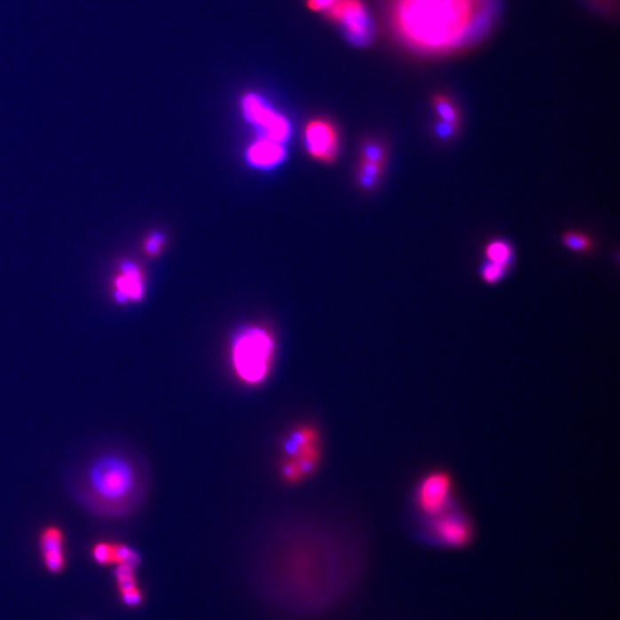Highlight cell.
Returning a JSON list of instances; mask_svg holds the SVG:
<instances>
[{"mask_svg":"<svg viewBox=\"0 0 620 620\" xmlns=\"http://www.w3.org/2000/svg\"><path fill=\"white\" fill-rule=\"evenodd\" d=\"M497 0H388L393 33L404 46L425 56L466 48L492 22Z\"/></svg>","mask_w":620,"mask_h":620,"instance_id":"1","label":"cell"},{"mask_svg":"<svg viewBox=\"0 0 620 620\" xmlns=\"http://www.w3.org/2000/svg\"><path fill=\"white\" fill-rule=\"evenodd\" d=\"M73 493L96 516L122 520L136 512L146 493V475L140 459L122 447L93 451L73 478Z\"/></svg>","mask_w":620,"mask_h":620,"instance_id":"2","label":"cell"},{"mask_svg":"<svg viewBox=\"0 0 620 620\" xmlns=\"http://www.w3.org/2000/svg\"><path fill=\"white\" fill-rule=\"evenodd\" d=\"M229 357L232 373L241 384L249 388L263 385L274 366V335L264 326H245L233 337Z\"/></svg>","mask_w":620,"mask_h":620,"instance_id":"3","label":"cell"},{"mask_svg":"<svg viewBox=\"0 0 620 620\" xmlns=\"http://www.w3.org/2000/svg\"><path fill=\"white\" fill-rule=\"evenodd\" d=\"M321 436L311 424H299L284 436L279 474L283 482L296 485L311 477L321 462Z\"/></svg>","mask_w":620,"mask_h":620,"instance_id":"4","label":"cell"},{"mask_svg":"<svg viewBox=\"0 0 620 620\" xmlns=\"http://www.w3.org/2000/svg\"><path fill=\"white\" fill-rule=\"evenodd\" d=\"M411 506L413 520H428L461 506L455 483L447 471L428 470L412 486Z\"/></svg>","mask_w":620,"mask_h":620,"instance_id":"5","label":"cell"},{"mask_svg":"<svg viewBox=\"0 0 620 620\" xmlns=\"http://www.w3.org/2000/svg\"><path fill=\"white\" fill-rule=\"evenodd\" d=\"M420 539L435 547L463 549L474 541L473 518L463 506L428 520H413Z\"/></svg>","mask_w":620,"mask_h":620,"instance_id":"6","label":"cell"},{"mask_svg":"<svg viewBox=\"0 0 620 620\" xmlns=\"http://www.w3.org/2000/svg\"><path fill=\"white\" fill-rule=\"evenodd\" d=\"M327 13L341 25L355 45L365 46L372 42L373 21L362 0H338Z\"/></svg>","mask_w":620,"mask_h":620,"instance_id":"7","label":"cell"},{"mask_svg":"<svg viewBox=\"0 0 620 620\" xmlns=\"http://www.w3.org/2000/svg\"><path fill=\"white\" fill-rule=\"evenodd\" d=\"M241 106H243L245 118L259 129L263 138L283 144L290 137V122L264 103L259 96H245Z\"/></svg>","mask_w":620,"mask_h":620,"instance_id":"8","label":"cell"},{"mask_svg":"<svg viewBox=\"0 0 620 620\" xmlns=\"http://www.w3.org/2000/svg\"><path fill=\"white\" fill-rule=\"evenodd\" d=\"M305 144L310 157L322 162H334L339 151L337 130L326 120H314L305 130Z\"/></svg>","mask_w":620,"mask_h":620,"instance_id":"9","label":"cell"},{"mask_svg":"<svg viewBox=\"0 0 620 620\" xmlns=\"http://www.w3.org/2000/svg\"><path fill=\"white\" fill-rule=\"evenodd\" d=\"M38 548L46 571L51 575H59L65 570V533L60 526H44L38 536Z\"/></svg>","mask_w":620,"mask_h":620,"instance_id":"10","label":"cell"},{"mask_svg":"<svg viewBox=\"0 0 620 620\" xmlns=\"http://www.w3.org/2000/svg\"><path fill=\"white\" fill-rule=\"evenodd\" d=\"M249 165L263 169H271L280 165L286 157L283 144L274 140L261 138L249 146L247 153Z\"/></svg>","mask_w":620,"mask_h":620,"instance_id":"11","label":"cell"},{"mask_svg":"<svg viewBox=\"0 0 620 620\" xmlns=\"http://www.w3.org/2000/svg\"><path fill=\"white\" fill-rule=\"evenodd\" d=\"M138 567L132 564L115 565L114 577L116 587L121 600L128 608H137L142 606L144 594L140 590L137 579H136V570Z\"/></svg>","mask_w":620,"mask_h":620,"instance_id":"12","label":"cell"},{"mask_svg":"<svg viewBox=\"0 0 620 620\" xmlns=\"http://www.w3.org/2000/svg\"><path fill=\"white\" fill-rule=\"evenodd\" d=\"M118 286L121 290L120 294L122 295V302L127 296L134 300L142 298V276L135 267H124L123 276L118 279Z\"/></svg>","mask_w":620,"mask_h":620,"instance_id":"13","label":"cell"},{"mask_svg":"<svg viewBox=\"0 0 620 620\" xmlns=\"http://www.w3.org/2000/svg\"><path fill=\"white\" fill-rule=\"evenodd\" d=\"M432 107L435 109L436 119L461 127V113L450 97L438 93L432 98Z\"/></svg>","mask_w":620,"mask_h":620,"instance_id":"14","label":"cell"},{"mask_svg":"<svg viewBox=\"0 0 620 620\" xmlns=\"http://www.w3.org/2000/svg\"><path fill=\"white\" fill-rule=\"evenodd\" d=\"M483 255L490 263L506 267L512 266L514 252L512 245L508 241L501 239L491 241L485 247Z\"/></svg>","mask_w":620,"mask_h":620,"instance_id":"15","label":"cell"},{"mask_svg":"<svg viewBox=\"0 0 620 620\" xmlns=\"http://www.w3.org/2000/svg\"><path fill=\"white\" fill-rule=\"evenodd\" d=\"M384 166L380 165V163L361 160L357 170L358 184L364 187L365 190H373L380 182L381 175H383Z\"/></svg>","mask_w":620,"mask_h":620,"instance_id":"16","label":"cell"},{"mask_svg":"<svg viewBox=\"0 0 620 620\" xmlns=\"http://www.w3.org/2000/svg\"><path fill=\"white\" fill-rule=\"evenodd\" d=\"M564 247L575 253H590L594 249V240L587 233L580 232H567L561 236Z\"/></svg>","mask_w":620,"mask_h":620,"instance_id":"17","label":"cell"},{"mask_svg":"<svg viewBox=\"0 0 620 620\" xmlns=\"http://www.w3.org/2000/svg\"><path fill=\"white\" fill-rule=\"evenodd\" d=\"M388 159V148L377 140H366L361 147V160L364 161L385 165Z\"/></svg>","mask_w":620,"mask_h":620,"instance_id":"18","label":"cell"},{"mask_svg":"<svg viewBox=\"0 0 620 620\" xmlns=\"http://www.w3.org/2000/svg\"><path fill=\"white\" fill-rule=\"evenodd\" d=\"M92 560L101 567L114 565V542L98 541L91 548Z\"/></svg>","mask_w":620,"mask_h":620,"instance_id":"19","label":"cell"},{"mask_svg":"<svg viewBox=\"0 0 620 620\" xmlns=\"http://www.w3.org/2000/svg\"><path fill=\"white\" fill-rule=\"evenodd\" d=\"M509 269L510 267L501 266V264H497L487 261V263H483V266L482 267V279L486 284L495 286V284L501 282L503 277L508 274Z\"/></svg>","mask_w":620,"mask_h":620,"instance_id":"20","label":"cell"},{"mask_svg":"<svg viewBox=\"0 0 620 620\" xmlns=\"http://www.w3.org/2000/svg\"><path fill=\"white\" fill-rule=\"evenodd\" d=\"M459 130V126L443 122V121H440L438 119H436L434 126H432V134H434L435 138L438 140V142L442 143H447L450 142V140L454 139L456 135H458Z\"/></svg>","mask_w":620,"mask_h":620,"instance_id":"21","label":"cell"},{"mask_svg":"<svg viewBox=\"0 0 620 620\" xmlns=\"http://www.w3.org/2000/svg\"><path fill=\"white\" fill-rule=\"evenodd\" d=\"M338 0H308V7L315 12H329Z\"/></svg>","mask_w":620,"mask_h":620,"instance_id":"22","label":"cell"},{"mask_svg":"<svg viewBox=\"0 0 620 620\" xmlns=\"http://www.w3.org/2000/svg\"><path fill=\"white\" fill-rule=\"evenodd\" d=\"M162 247V237L160 235H153L147 240L146 251L150 253L151 255H159L160 249Z\"/></svg>","mask_w":620,"mask_h":620,"instance_id":"23","label":"cell"}]
</instances>
